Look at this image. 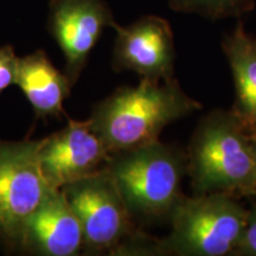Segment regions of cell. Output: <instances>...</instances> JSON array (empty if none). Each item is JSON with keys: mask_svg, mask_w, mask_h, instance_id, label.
I'll list each match as a JSON object with an SVG mask.
<instances>
[{"mask_svg": "<svg viewBox=\"0 0 256 256\" xmlns=\"http://www.w3.org/2000/svg\"><path fill=\"white\" fill-rule=\"evenodd\" d=\"M171 232L159 240L162 255H234L244 232L248 209L222 192L184 196L172 210Z\"/></svg>", "mask_w": 256, "mask_h": 256, "instance_id": "cell-4", "label": "cell"}, {"mask_svg": "<svg viewBox=\"0 0 256 256\" xmlns=\"http://www.w3.org/2000/svg\"><path fill=\"white\" fill-rule=\"evenodd\" d=\"M81 223L60 188H52L25 223L18 250L40 256H75L83 252Z\"/></svg>", "mask_w": 256, "mask_h": 256, "instance_id": "cell-10", "label": "cell"}, {"mask_svg": "<svg viewBox=\"0 0 256 256\" xmlns=\"http://www.w3.org/2000/svg\"><path fill=\"white\" fill-rule=\"evenodd\" d=\"M81 223L84 254L116 255L136 228L107 168L60 188Z\"/></svg>", "mask_w": 256, "mask_h": 256, "instance_id": "cell-5", "label": "cell"}, {"mask_svg": "<svg viewBox=\"0 0 256 256\" xmlns=\"http://www.w3.org/2000/svg\"><path fill=\"white\" fill-rule=\"evenodd\" d=\"M40 140H0V244L18 249L30 216L52 190L42 174Z\"/></svg>", "mask_w": 256, "mask_h": 256, "instance_id": "cell-6", "label": "cell"}, {"mask_svg": "<svg viewBox=\"0 0 256 256\" xmlns=\"http://www.w3.org/2000/svg\"><path fill=\"white\" fill-rule=\"evenodd\" d=\"M16 84L31 104L36 120L49 118L60 120L66 115L63 102L74 87L66 74L54 66L43 50L19 57Z\"/></svg>", "mask_w": 256, "mask_h": 256, "instance_id": "cell-11", "label": "cell"}, {"mask_svg": "<svg viewBox=\"0 0 256 256\" xmlns=\"http://www.w3.org/2000/svg\"><path fill=\"white\" fill-rule=\"evenodd\" d=\"M185 153L194 194L256 196L252 134L232 110H215L204 115Z\"/></svg>", "mask_w": 256, "mask_h": 256, "instance_id": "cell-2", "label": "cell"}, {"mask_svg": "<svg viewBox=\"0 0 256 256\" xmlns=\"http://www.w3.org/2000/svg\"><path fill=\"white\" fill-rule=\"evenodd\" d=\"M234 255L256 256V202L248 209L247 226Z\"/></svg>", "mask_w": 256, "mask_h": 256, "instance_id": "cell-15", "label": "cell"}, {"mask_svg": "<svg viewBox=\"0 0 256 256\" xmlns=\"http://www.w3.org/2000/svg\"><path fill=\"white\" fill-rule=\"evenodd\" d=\"M110 156L90 120L68 119L63 130L42 139L38 160L49 186L60 188L104 168Z\"/></svg>", "mask_w": 256, "mask_h": 256, "instance_id": "cell-9", "label": "cell"}, {"mask_svg": "<svg viewBox=\"0 0 256 256\" xmlns=\"http://www.w3.org/2000/svg\"><path fill=\"white\" fill-rule=\"evenodd\" d=\"M172 11L218 20L240 18L256 6V0H168Z\"/></svg>", "mask_w": 256, "mask_h": 256, "instance_id": "cell-13", "label": "cell"}, {"mask_svg": "<svg viewBox=\"0 0 256 256\" xmlns=\"http://www.w3.org/2000/svg\"><path fill=\"white\" fill-rule=\"evenodd\" d=\"M106 168L134 220L168 218L185 196L186 153L160 140L112 153Z\"/></svg>", "mask_w": 256, "mask_h": 256, "instance_id": "cell-3", "label": "cell"}, {"mask_svg": "<svg viewBox=\"0 0 256 256\" xmlns=\"http://www.w3.org/2000/svg\"><path fill=\"white\" fill-rule=\"evenodd\" d=\"M252 134V142H254V148H255V154H256V130Z\"/></svg>", "mask_w": 256, "mask_h": 256, "instance_id": "cell-16", "label": "cell"}, {"mask_svg": "<svg viewBox=\"0 0 256 256\" xmlns=\"http://www.w3.org/2000/svg\"><path fill=\"white\" fill-rule=\"evenodd\" d=\"M202 110L174 78L152 82L142 80L136 87H120L95 104L90 124L110 153L159 140L165 127Z\"/></svg>", "mask_w": 256, "mask_h": 256, "instance_id": "cell-1", "label": "cell"}, {"mask_svg": "<svg viewBox=\"0 0 256 256\" xmlns=\"http://www.w3.org/2000/svg\"><path fill=\"white\" fill-rule=\"evenodd\" d=\"M113 28L116 32L112 60L115 72L130 70L152 82L174 78V37L165 18L144 16L127 26L116 23Z\"/></svg>", "mask_w": 256, "mask_h": 256, "instance_id": "cell-8", "label": "cell"}, {"mask_svg": "<svg viewBox=\"0 0 256 256\" xmlns=\"http://www.w3.org/2000/svg\"><path fill=\"white\" fill-rule=\"evenodd\" d=\"M116 24L104 0H50L48 30L64 56V74L75 86L107 28Z\"/></svg>", "mask_w": 256, "mask_h": 256, "instance_id": "cell-7", "label": "cell"}, {"mask_svg": "<svg viewBox=\"0 0 256 256\" xmlns=\"http://www.w3.org/2000/svg\"><path fill=\"white\" fill-rule=\"evenodd\" d=\"M222 50L232 69L235 84V104L232 110L246 127L256 130V38L238 20L222 40Z\"/></svg>", "mask_w": 256, "mask_h": 256, "instance_id": "cell-12", "label": "cell"}, {"mask_svg": "<svg viewBox=\"0 0 256 256\" xmlns=\"http://www.w3.org/2000/svg\"><path fill=\"white\" fill-rule=\"evenodd\" d=\"M19 57L16 55L14 48L11 46L0 48V94L16 84Z\"/></svg>", "mask_w": 256, "mask_h": 256, "instance_id": "cell-14", "label": "cell"}]
</instances>
